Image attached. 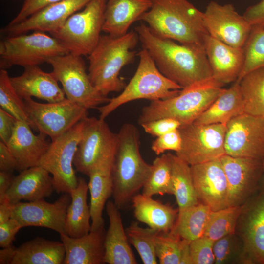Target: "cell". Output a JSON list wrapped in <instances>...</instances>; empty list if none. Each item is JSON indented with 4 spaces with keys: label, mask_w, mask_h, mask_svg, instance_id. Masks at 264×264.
I'll use <instances>...</instances> for the list:
<instances>
[{
    "label": "cell",
    "mask_w": 264,
    "mask_h": 264,
    "mask_svg": "<svg viewBox=\"0 0 264 264\" xmlns=\"http://www.w3.org/2000/svg\"><path fill=\"white\" fill-rule=\"evenodd\" d=\"M135 31L142 48L149 52L160 72L182 89L213 77L204 47L159 37L145 23Z\"/></svg>",
    "instance_id": "obj_1"
},
{
    "label": "cell",
    "mask_w": 264,
    "mask_h": 264,
    "mask_svg": "<svg viewBox=\"0 0 264 264\" xmlns=\"http://www.w3.org/2000/svg\"><path fill=\"white\" fill-rule=\"evenodd\" d=\"M150 9L139 21L156 35L180 44L204 47L208 34L203 12L188 0H152Z\"/></svg>",
    "instance_id": "obj_2"
},
{
    "label": "cell",
    "mask_w": 264,
    "mask_h": 264,
    "mask_svg": "<svg viewBox=\"0 0 264 264\" xmlns=\"http://www.w3.org/2000/svg\"><path fill=\"white\" fill-rule=\"evenodd\" d=\"M152 165L146 163L140 152V135L131 123L123 125L117 133V142L111 170L113 202L120 209L147 180Z\"/></svg>",
    "instance_id": "obj_3"
},
{
    "label": "cell",
    "mask_w": 264,
    "mask_h": 264,
    "mask_svg": "<svg viewBox=\"0 0 264 264\" xmlns=\"http://www.w3.org/2000/svg\"><path fill=\"white\" fill-rule=\"evenodd\" d=\"M139 38L136 31L114 37L101 35L98 43L88 55V74L92 85L102 95L122 91L126 86L119 77L122 68L132 63L137 55L133 49Z\"/></svg>",
    "instance_id": "obj_4"
},
{
    "label": "cell",
    "mask_w": 264,
    "mask_h": 264,
    "mask_svg": "<svg viewBox=\"0 0 264 264\" xmlns=\"http://www.w3.org/2000/svg\"><path fill=\"white\" fill-rule=\"evenodd\" d=\"M223 86L212 77L181 89L174 97L151 101L143 108L138 123L166 117L176 119L182 125L192 123L221 94Z\"/></svg>",
    "instance_id": "obj_5"
},
{
    "label": "cell",
    "mask_w": 264,
    "mask_h": 264,
    "mask_svg": "<svg viewBox=\"0 0 264 264\" xmlns=\"http://www.w3.org/2000/svg\"><path fill=\"white\" fill-rule=\"evenodd\" d=\"M137 55L139 61L134 75L120 94L97 108L99 118L105 119L127 103L142 99L150 101L166 99L176 96L182 89L160 72L146 49L142 48Z\"/></svg>",
    "instance_id": "obj_6"
},
{
    "label": "cell",
    "mask_w": 264,
    "mask_h": 264,
    "mask_svg": "<svg viewBox=\"0 0 264 264\" xmlns=\"http://www.w3.org/2000/svg\"><path fill=\"white\" fill-rule=\"evenodd\" d=\"M107 2V0H91L50 35L69 53L82 56L89 55L101 36Z\"/></svg>",
    "instance_id": "obj_7"
},
{
    "label": "cell",
    "mask_w": 264,
    "mask_h": 264,
    "mask_svg": "<svg viewBox=\"0 0 264 264\" xmlns=\"http://www.w3.org/2000/svg\"><path fill=\"white\" fill-rule=\"evenodd\" d=\"M69 53L58 40L45 32L2 36L0 41V68L39 66L52 57Z\"/></svg>",
    "instance_id": "obj_8"
},
{
    "label": "cell",
    "mask_w": 264,
    "mask_h": 264,
    "mask_svg": "<svg viewBox=\"0 0 264 264\" xmlns=\"http://www.w3.org/2000/svg\"><path fill=\"white\" fill-rule=\"evenodd\" d=\"M83 56L69 53L50 58L52 72L61 83L66 97L87 110L97 108L110 98L92 85Z\"/></svg>",
    "instance_id": "obj_9"
},
{
    "label": "cell",
    "mask_w": 264,
    "mask_h": 264,
    "mask_svg": "<svg viewBox=\"0 0 264 264\" xmlns=\"http://www.w3.org/2000/svg\"><path fill=\"white\" fill-rule=\"evenodd\" d=\"M84 119L51 141L40 160L39 166L52 175L54 188L57 193L70 194L78 185V178L73 165L83 132Z\"/></svg>",
    "instance_id": "obj_10"
},
{
    "label": "cell",
    "mask_w": 264,
    "mask_h": 264,
    "mask_svg": "<svg viewBox=\"0 0 264 264\" xmlns=\"http://www.w3.org/2000/svg\"><path fill=\"white\" fill-rule=\"evenodd\" d=\"M226 125L199 124L194 122L179 129L182 145L176 154L190 166L220 159L226 154Z\"/></svg>",
    "instance_id": "obj_11"
},
{
    "label": "cell",
    "mask_w": 264,
    "mask_h": 264,
    "mask_svg": "<svg viewBox=\"0 0 264 264\" xmlns=\"http://www.w3.org/2000/svg\"><path fill=\"white\" fill-rule=\"evenodd\" d=\"M117 142V133L105 119L87 117L73 160L76 171L88 176L96 166L114 155Z\"/></svg>",
    "instance_id": "obj_12"
},
{
    "label": "cell",
    "mask_w": 264,
    "mask_h": 264,
    "mask_svg": "<svg viewBox=\"0 0 264 264\" xmlns=\"http://www.w3.org/2000/svg\"><path fill=\"white\" fill-rule=\"evenodd\" d=\"M29 117L40 132L57 139L88 117V110L66 98L56 102L42 103L32 98L24 100Z\"/></svg>",
    "instance_id": "obj_13"
},
{
    "label": "cell",
    "mask_w": 264,
    "mask_h": 264,
    "mask_svg": "<svg viewBox=\"0 0 264 264\" xmlns=\"http://www.w3.org/2000/svg\"><path fill=\"white\" fill-rule=\"evenodd\" d=\"M235 234L242 242L238 263L264 264V194L261 191L242 205Z\"/></svg>",
    "instance_id": "obj_14"
},
{
    "label": "cell",
    "mask_w": 264,
    "mask_h": 264,
    "mask_svg": "<svg viewBox=\"0 0 264 264\" xmlns=\"http://www.w3.org/2000/svg\"><path fill=\"white\" fill-rule=\"evenodd\" d=\"M220 160L228 184L227 207L242 205L261 188L262 159L225 154Z\"/></svg>",
    "instance_id": "obj_15"
},
{
    "label": "cell",
    "mask_w": 264,
    "mask_h": 264,
    "mask_svg": "<svg viewBox=\"0 0 264 264\" xmlns=\"http://www.w3.org/2000/svg\"><path fill=\"white\" fill-rule=\"evenodd\" d=\"M226 154L262 159L264 157V118L242 113L226 124Z\"/></svg>",
    "instance_id": "obj_16"
},
{
    "label": "cell",
    "mask_w": 264,
    "mask_h": 264,
    "mask_svg": "<svg viewBox=\"0 0 264 264\" xmlns=\"http://www.w3.org/2000/svg\"><path fill=\"white\" fill-rule=\"evenodd\" d=\"M203 21L208 35L239 48L243 47L252 27L232 4H220L214 1L206 6Z\"/></svg>",
    "instance_id": "obj_17"
},
{
    "label": "cell",
    "mask_w": 264,
    "mask_h": 264,
    "mask_svg": "<svg viewBox=\"0 0 264 264\" xmlns=\"http://www.w3.org/2000/svg\"><path fill=\"white\" fill-rule=\"evenodd\" d=\"M71 197L67 193L63 194L54 202L44 199L13 204L11 218L16 219L22 227H45L61 234H65V223Z\"/></svg>",
    "instance_id": "obj_18"
},
{
    "label": "cell",
    "mask_w": 264,
    "mask_h": 264,
    "mask_svg": "<svg viewBox=\"0 0 264 264\" xmlns=\"http://www.w3.org/2000/svg\"><path fill=\"white\" fill-rule=\"evenodd\" d=\"M91 0H63L48 5L22 22L7 24L0 29L2 36H13L30 31L51 34L60 28L74 13L82 9Z\"/></svg>",
    "instance_id": "obj_19"
},
{
    "label": "cell",
    "mask_w": 264,
    "mask_h": 264,
    "mask_svg": "<svg viewBox=\"0 0 264 264\" xmlns=\"http://www.w3.org/2000/svg\"><path fill=\"white\" fill-rule=\"evenodd\" d=\"M190 167L199 202L213 211L227 207L228 184L220 159Z\"/></svg>",
    "instance_id": "obj_20"
},
{
    "label": "cell",
    "mask_w": 264,
    "mask_h": 264,
    "mask_svg": "<svg viewBox=\"0 0 264 264\" xmlns=\"http://www.w3.org/2000/svg\"><path fill=\"white\" fill-rule=\"evenodd\" d=\"M12 86L23 100L36 97L47 102H56L66 97L53 73L43 71L39 66L24 67L20 76L10 77Z\"/></svg>",
    "instance_id": "obj_21"
},
{
    "label": "cell",
    "mask_w": 264,
    "mask_h": 264,
    "mask_svg": "<svg viewBox=\"0 0 264 264\" xmlns=\"http://www.w3.org/2000/svg\"><path fill=\"white\" fill-rule=\"evenodd\" d=\"M204 48L213 78L223 85L236 81L244 64L242 48L231 46L208 34Z\"/></svg>",
    "instance_id": "obj_22"
},
{
    "label": "cell",
    "mask_w": 264,
    "mask_h": 264,
    "mask_svg": "<svg viewBox=\"0 0 264 264\" xmlns=\"http://www.w3.org/2000/svg\"><path fill=\"white\" fill-rule=\"evenodd\" d=\"M46 137L42 132L34 134L27 123L17 120L13 135L7 145L16 161L17 171L20 172L39 166L51 143Z\"/></svg>",
    "instance_id": "obj_23"
},
{
    "label": "cell",
    "mask_w": 264,
    "mask_h": 264,
    "mask_svg": "<svg viewBox=\"0 0 264 264\" xmlns=\"http://www.w3.org/2000/svg\"><path fill=\"white\" fill-rule=\"evenodd\" d=\"M41 166L25 169L15 176L6 193L10 202L15 204L21 200L34 201L43 199L55 191L52 177Z\"/></svg>",
    "instance_id": "obj_24"
},
{
    "label": "cell",
    "mask_w": 264,
    "mask_h": 264,
    "mask_svg": "<svg viewBox=\"0 0 264 264\" xmlns=\"http://www.w3.org/2000/svg\"><path fill=\"white\" fill-rule=\"evenodd\" d=\"M106 232L104 226H102L78 238L71 237L66 234H60L65 249L63 264H105Z\"/></svg>",
    "instance_id": "obj_25"
},
{
    "label": "cell",
    "mask_w": 264,
    "mask_h": 264,
    "mask_svg": "<svg viewBox=\"0 0 264 264\" xmlns=\"http://www.w3.org/2000/svg\"><path fill=\"white\" fill-rule=\"evenodd\" d=\"M119 210L113 201L107 202L106 211L110 224L105 238L104 262L109 264H136L137 263L130 246Z\"/></svg>",
    "instance_id": "obj_26"
},
{
    "label": "cell",
    "mask_w": 264,
    "mask_h": 264,
    "mask_svg": "<svg viewBox=\"0 0 264 264\" xmlns=\"http://www.w3.org/2000/svg\"><path fill=\"white\" fill-rule=\"evenodd\" d=\"M152 4V0H107L102 31L114 37L125 35Z\"/></svg>",
    "instance_id": "obj_27"
},
{
    "label": "cell",
    "mask_w": 264,
    "mask_h": 264,
    "mask_svg": "<svg viewBox=\"0 0 264 264\" xmlns=\"http://www.w3.org/2000/svg\"><path fill=\"white\" fill-rule=\"evenodd\" d=\"M114 156L104 160L90 172L88 183L90 195L91 230L104 226L102 212L108 199L112 194L111 170Z\"/></svg>",
    "instance_id": "obj_28"
},
{
    "label": "cell",
    "mask_w": 264,
    "mask_h": 264,
    "mask_svg": "<svg viewBox=\"0 0 264 264\" xmlns=\"http://www.w3.org/2000/svg\"><path fill=\"white\" fill-rule=\"evenodd\" d=\"M131 201L139 221L157 232H168L174 227L178 210L142 193L135 195Z\"/></svg>",
    "instance_id": "obj_29"
},
{
    "label": "cell",
    "mask_w": 264,
    "mask_h": 264,
    "mask_svg": "<svg viewBox=\"0 0 264 264\" xmlns=\"http://www.w3.org/2000/svg\"><path fill=\"white\" fill-rule=\"evenodd\" d=\"M65 257L62 242L38 236L17 247L11 264H62Z\"/></svg>",
    "instance_id": "obj_30"
},
{
    "label": "cell",
    "mask_w": 264,
    "mask_h": 264,
    "mask_svg": "<svg viewBox=\"0 0 264 264\" xmlns=\"http://www.w3.org/2000/svg\"><path fill=\"white\" fill-rule=\"evenodd\" d=\"M242 113H244L243 100L240 83L236 81L229 88H225L193 122L199 124L226 125L232 119Z\"/></svg>",
    "instance_id": "obj_31"
},
{
    "label": "cell",
    "mask_w": 264,
    "mask_h": 264,
    "mask_svg": "<svg viewBox=\"0 0 264 264\" xmlns=\"http://www.w3.org/2000/svg\"><path fill=\"white\" fill-rule=\"evenodd\" d=\"M88 183L83 177L78 178V183L71 193V202L68 207L65 223V234L78 238L91 230L90 206L87 204Z\"/></svg>",
    "instance_id": "obj_32"
},
{
    "label": "cell",
    "mask_w": 264,
    "mask_h": 264,
    "mask_svg": "<svg viewBox=\"0 0 264 264\" xmlns=\"http://www.w3.org/2000/svg\"><path fill=\"white\" fill-rule=\"evenodd\" d=\"M172 180L178 213L199 203L195 191L190 165L176 154L169 153Z\"/></svg>",
    "instance_id": "obj_33"
},
{
    "label": "cell",
    "mask_w": 264,
    "mask_h": 264,
    "mask_svg": "<svg viewBox=\"0 0 264 264\" xmlns=\"http://www.w3.org/2000/svg\"><path fill=\"white\" fill-rule=\"evenodd\" d=\"M211 211L208 206L199 202L178 213L170 232L189 242L200 238L203 236Z\"/></svg>",
    "instance_id": "obj_34"
},
{
    "label": "cell",
    "mask_w": 264,
    "mask_h": 264,
    "mask_svg": "<svg viewBox=\"0 0 264 264\" xmlns=\"http://www.w3.org/2000/svg\"><path fill=\"white\" fill-rule=\"evenodd\" d=\"M239 82L244 112L264 118V67L248 73Z\"/></svg>",
    "instance_id": "obj_35"
},
{
    "label": "cell",
    "mask_w": 264,
    "mask_h": 264,
    "mask_svg": "<svg viewBox=\"0 0 264 264\" xmlns=\"http://www.w3.org/2000/svg\"><path fill=\"white\" fill-rule=\"evenodd\" d=\"M150 174L143 187L142 194L150 197L154 195H174L172 165L169 154L157 157L152 164Z\"/></svg>",
    "instance_id": "obj_36"
},
{
    "label": "cell",
    "mask_w": 264,
    "mask_h": 264,
    "mask_svg": "<svg viewBox=\"0 0 264 264\" xmlns=\"http://www.w3.org/2000/svg\"><path fill=\"white\" fill-rule=\"evenodd\" d=\"M242 205L228 206L212 211L203 236L215 241L226 235L235 233Z\"/></svg>",
    "instance_id": "obj_37"
},
{
    "label": "cell",
    "mask_w": 264,
    "mask_h": 264,
    "mask_svg": "<svg viewBox=\"0 0 264 264\" xmlns=\"http://www.w3.org/2000/svg\"><path fill=\"white\" fill-rule=\"evenodd\" d=\"M7 70L0 69V108L17 120L27 123L36 129L27 112L24 100L17 94L10 81Z\"/></svg>",
    "instance_id": "obj_38"
},
{
    "label": "cell",
    "mask_w": 264,
    "mask_h": 264,
    "mask_svg": "<svg viewBox=\"0 0 264 264\" xmlns=\"http://www.w3.org/2000/svg\"><path fill=\"white\" fill-rule=\"evenodd\" d=\"M129 242L136 249L144 264H156L154 238L157 231L140 227L138 222L132 221L126 229Z\"/></svg>",
    "instance_id": "obj_39"
},
{
    "label": "cell",
    "mask_w": 264,
    "mask_h": 264,
    "mask_svg": "<svg viewBox=\"0 0 264 264\" xmlns=\"http://www.w3.org/2000/svg\"><path fill=\"white\" fill-rule=\"evenodd\" d=\"M242 49L244 61L238 82L248 73L264 67V29L252 27Z\"/></svg>",
    "instance_id": "obj_40"
},
{
    "label": "cell",
    "mask_w": 264,
    "mask_h": 264,
    "mask_svg": "<svg viewBox=\"0 0 264 264\" xmlns=\"http://www.w3.org/2000/svg\"><path fill=\"white\" fill-rule=\"evenodd\" d=\"M183 240L171 232H157L154 238L155 253L160 264H179Z\"/></svg>",
    "instance_id": "obj_41"
},
{
    "label": "cell",
    "mask_w": 264,
    "mask_h": 264,
    "mask_svg": "<svg viewBox=\"0 0 264 264\" xmlns=\"http://www.w3.org/2000/svg\"><path fill=\"white\" fill-rule=\"evenodd\" d=\"M241 250L242 242L238 236L235 233L226 235L214 242V264L238 263Z\"/></svg>",
    "instance_id": "obj_42"
},
{
    "label": "cell",
    "mask_w": 264,
    "mask_h": 264,
    "mask_svg": "<svg viewBox=\"0 0 264 264\" xmlns=\"http://www.w3.org/2000/svg\"><path fill=\"white\" fill-rule=\"evenodd\" d=\"M214 242L203 236L190 242L189 248L193 264L215 263L213 253Z\"/></svg>",
    "instance_id": "obj_43"
},
{
    "label": "cell",
    "mask_w": 264,
    "mask_h": 264,
    "mask_svg": "<svg viewBox=\"0 0 264 264\" xmlns=\"http://www.w3.org/2000/svg\"><path fill=\"white\" fill-rule=\"evenodd\" d=\"M181 145L182 138L177 129L156 137L152 142L151 149L156 155H159L166 151L177 153L180 151Z\"/></svg>",
    "instance_id": "obj_44"
},
{
    "label": "cell",
    "mask_w": 264,
    "mask_h": 264,
    "mask_svg": "<svg viewBox=\"0 0 264 264\" xmlns=\"http://www.w3.org/2000/svg\"><path fill=\"white\" fill-rule=\"evenodd\" d=\"M141 126L146 133L157 137L179 129L182 124L176 119L166 117L150 121Z\"/></svg>",
    "instance_id": "obj_45"
},
{
    "label": "cell",
    "mask_w": 264,
    "mask_h": 264,
    "mask_svg": "<svg viewBox=\"0 0 264 264\" xmlns=\"http://www.w3.org/2000/svg\"><path fill=\"white\" fill-rule=\"evenodd\" d=\"M63 0H24L22 8L8 24L20 22L43 8Z\"/></svg>",
    "instance_id": "obj_46"
},
{
    "label": "cell",
    "mask_w": 264,
    "mask_h": 264,
    "mask_svg": "<svg viewBox=\"0 0 264 264\" xmlns=\"http://www.w3.org/2000/svg\"><path fill=\"white\" fill-rule=\"evenodd\" d=\"M22 228L15 219L11 218L0 224V246L4 248L11 246L15 240L16 234Z\"/></svg>",
    "instance_id": "obj_47"
},
{
    "label": "cell",
    "mask_w": 264,
    "mask_h": 264,
    "mask_svg": "<svg viewBox=\"0 0 264 264\" xmlns=\"http://www.w3.org/2000/svg\"><path fill=\"white\" fill-rule=\"evenodd\" d=\"M17 120L0 108V141L7 145L11 139Z\"/></svg>",
    "instance_id": "obj_48"
},
{
    "label": "cell",
    "mask_w": 264,
    "mask_h": 264,
    "mask_svg": "<svg viewBox=\"0 0 264 264\" xmlns=\"http://www.w3.org/2000/svg\"><path fill=\"white\" fill-rule=\"evenodd\" d=\"M243 16L252 27L264 29V0L249 6Z\"/></svg>",
    "instance_id": "obj_49"
},
{
    "label": "cell",
    "mask_w": 264,
    "mask_h": 264,
    "mask_svg": "<svg viewBox=\"0 0 264 264\" xmlns=\"http://www.w3.org/2000/svg\"><path fill=\"white\" fill-rule=\"evenodd\" d=\"M17 163L8 146L0 141V171L12 172L16 170Z\"/></svg>",
    "instance_id": "obj_50"
},
{
    "label": "cell",
    "mask_w": 264,
    "mask_h": 264,
    "mask_svg": "<svg viewBox=\"0 0 264 264\" xmlns=\"http://www.w3.org/2000/svg\"><path fill=\"white\" fill-rule=\"evenodd\" d=\"M15 176L12 172L0 171V201L6 196Z\"/></svg>",
    "instance_id": "obj_51"
},
{
    "label": "cell",
    "mask_w": 264,
    "mask_h": 264,
    "mask_svg": "<svg viewBox=\"0 0 264 264\" xmlns=\"http://www.w3.org/2000/svg\"><path fill=\"white\" fill-rule=\"evenodd\" d=\"M12 206L7 196L0 201V224L11 218Z\"/></svg>",
    "instance_id": "obj_52"
},
{
    "label": "cell",
    "mask_w": 264,
    "mask_h": 264,
    "mask_svg": "<svg viewBox=\"0 0 264 264\" xmlns=\"http://www.w3.org/2000/svg\"><path fill=\"white\" fill-rule=\"evenodd\" d=\"M17 247L13 245L8 247L2 248L0 250V264H11L14 256Z\"/></svg>",
    "instance_id": "obj_53"
},
{
    "label": "cell",
    "mask_w": 264,
    "mask_h": 264,
    "mask_svg": "<svg viewBox=\"0 0 264 264\" xmlns=\"http://www.w3.org/2000/svg\"><path fill=\"white\" fill-rule=\"evenodd\" d=\"M183 240V243L179 264H193L189 248L190 242L184 239Z\"/></svg>",
    "instance_id": "obj_54"
},
{
    "label": "cell",
    "mask_w": 264,
    "mask_h": 264,
    "mask_svg": "<svg viewBox=\"0 0 264 264\" xmlns=\"http://www.w3.org/2000/svg\"><path fill=\"white\" fill-rule=\"evenodd\" d=\"M263 164V175L261 183V192L264 194V157L262 159Z\"/></svg>",
    "instance_id": "obj_55"
}]
</instances>
